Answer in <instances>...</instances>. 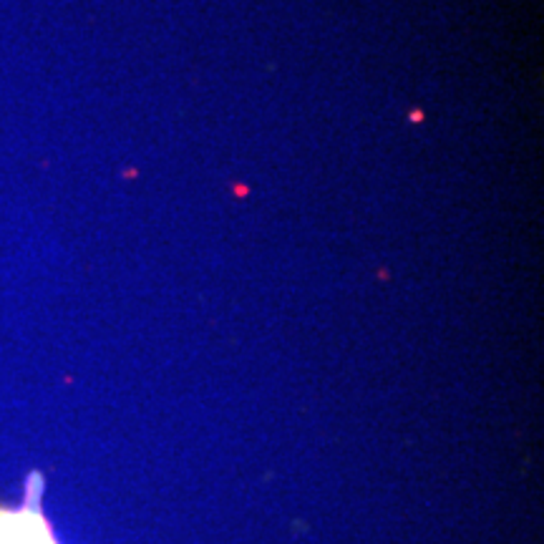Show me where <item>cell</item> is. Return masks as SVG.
I'll return each instance as SVG.
<instances>
[{
  "label": "cell",
  "instance_id": "cell-1",
  "mask_svg": "<svg viewBox=\"0 0 544 544\" xmlns=\"http://www.w3.org/2000/svg\"><path fill=\"white\" fill-rule=\"evenodd\" d=\"M0 544H58L38 506L3 509L0 506Z\"/></svg>",
  "mask_w": 544,
  "mask_h": 544
}]
</instances>
